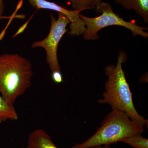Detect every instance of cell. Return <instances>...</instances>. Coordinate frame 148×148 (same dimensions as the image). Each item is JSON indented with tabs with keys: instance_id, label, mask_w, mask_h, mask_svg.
Here are the masks:
<instances>
[{
	"instance_id": "1",
	"label": "cell",
	"mask_w": 148,
	"mask_h": 148,
	"mask_svg": "<svg viewBox=\"0 0 148 148\" xmlns=\"http://www.w3.org/2000/svg\"><path fill=\"white\" fill-rule=\"evenodd\" d=\"M127 55L120 51L116 65H110L105 68V74L108 77L106 83V91L100 104H108L112 109H116L127 114L133 121L145 126L147 120L138 113L136 110L129 85L126 80L122 64L126 62Z\"/></svg>"
},
{
	"instance_id": "2",
	"label": "cell",
	"mask_w": 148,
	"mask_h": 148,
	"mask_svg": "<svg viewBox=\"0 0 148 148\" xmlns=\"http://www.w3.org/2000/svg\"><path fill=\"white\" fill-rule=\"evenodd\" d=\"M32 64L18 54L0 55V94L14 106L17 98L32 85Z\"/></svg>"
},
{
	"instance_id": "3",
	"label": "cell",
	"mask_w": 148,
	"mask_h": 148,
	"mask_svg": "<svg viewBox=\"0 0 148 148\" xmlns=\"http://www.w3.org/2000/svg\"><path fill=\"white\" fill-rule=\"evenodd\" d=\"M144 126L133 121L123 112L116 109L106 116L101 127L90 138L71 148H90L110 145L144 132Z\"/></svg>"
},
{
	"instance_id": "4",
	"label": "cell",
	"mask_w": 148,
	"mask_h": 148,
	"mask_svg": "<svg viewBox=\"0 0 148 148\" xmlns=\"http://www.w3.org/2000/svg\"><path fill=\"white\" fill-rule=\"evenodd\" d=\"M96 11L101 12L100 16L89 17L79 14V16L84 21L86 31L83 35L84 39L93 40L99 38L98 32L105 27L112 26H119L129 29L134 36L140 35L143 38H148V34L145 30L146 27H141L135 21H127L114 12L112 6L108 3H102L96 9Z\"/></svg>"
},
{
	"instance_id": "5",
	"label": "cell",
	"mask_w": 148,
	"mask_h": 148,
	"mask_svg": "<svg viewBox=\"0 0 148 148\" xmlns=\"http://www.w3.org/2000/svg\"><path fill=\"white\" fill-rule=\"evenodd\" d=\"M51 24L49 33L46 38L41 40L35 42L32 44V48L42 47L46 52L47 63L51 72L61 71L58 62L57 50L59 43L62 37L68 32L66 29L70 21L63 14L58 13L56 19L53 14H50Z\"/></svg>"
},
{
	"instance_id": "6",
	"label": "cell",
	"mask_w": 148,
	"mask_h": 148,
	"mask_svg": "<svg viewBox=\"0 0 148 148\" xmlns=\"http://www.w3.org/2000/svg\"><path fill=\"white\" fill-rule=\"evenodd\" d=\"M28 1L31 5L35 8L38 9L50 10L64 14L70 21V31L69 34L71 36H79L83 35L86 31V24L79 16L80 13L81 12L69 10L54 2L46 0H28Z\"/></svg>"
},
{
	"instance_id": "7",
	"label": "cell",
	"mask_w": 148,
	"mask_h": 148,
	"mask_svg": "<svg viewBox=\"0 0 148 148\" xmlns=\"http://www.w3.org/2000/svg\"><path fill=\"white\" fill-rule=\"evenodd\" d=\"M26 148H58L44 130L38 128L29 135Z\"/></svg>"
},
{
	"instance_id": "8",
	"label": "cell",
	"mask_w": 148,
	"mask_h": 148,
	"mask_svg": "<svg viewBox=\"0 0 148 148\" xmlns=\"http://www.w3.org/2000/svg\"><path fill=\"white\" fill-rule=\"evenodd\" d=\"M116 3L125 9L135 11L143 18L145 24L148 23V0H115Z\"/></svg>"
},
{
	"instance_id": "9",
	"label": "cell",
	"mask_w": 148,
	"mask_h": 148,
	"mask_svg": "<svg viewBox=\"0 0 148 148\" xmlns=\"http://www.w3.org/2000/svg\"><path fill=\"white\" fill-rule=\"evenodd\" d=\"M18 115L13 106L9 104L0 94V123L8 120H17Z\"/></svg>"
},
{
	"instance_id": "10",
	"label": "cell",
	"mask_w": 148,
	"mask_h": 148,
	"mask_svg": "<svg viewBox=\"0 0 148 148\" xmlns=\"http://www.w3.org/2000/svg\"><path fill=\"white\" fill-rule=\"evenodd\" d=\"M72 5L73 10L82 12L86 10L96 9L102 3V0H68Z\"/></svg>"
},
{
	"instance_id": "11",
	"label": "cell",
	"mask_w": 148,
	"mask_h": 148,
	"mask_svg": "<svg viewBox=\"0 0 148 148\" xmlns=\"http://www.w3.org/2000/svg\"><path fill=\"white\" fill-rule=\"evenodd\" d=\"M122 142L128 144L134 148H148V140L141 134L133 135L124 139Z\"/></svg>"
},
{
	"instance_id": "12",
	"label": "cell",
	"mask_w": 148,
	"mask_h": 148,
	"mask_svg": "<svg viewBox=\"0 0 148 148\" xmlns=\"http://www.w3.org/2000/svg\"><path fill=\"white\" fill-rule=\"evenodd\" d=\"M51 78L53 82L55 83L60 84L64 82L61 71H55L51 72Z\"/></svg>"
},
{
	"instance_id": "13",
	"label": "cell",
	"mask_w": 148,
	"mask_h": 148,
	"mask_svg": "<svg viewBox=\"0 0 148 148\" xmlns=\"http://www.w3.org/2000/svg\"><path fill=\"white\" fill-rule=\"evenodd\" d=\"M4 8L5 5L4 0H0V16H2Z\"/></svg>"
},
{
	"instance_id": "14",
	"label": "cell",
	"mask_w": 148,
	"mask_h": 148,
	"mask_svg": "<svg viewBox=\"0 0 148 148\" xmlns=\"http://www.w3.org/2000/svg\"><path fill=\"white\" fill-rule=\"evenodd\" d=\"M110 145H105L104 147H101V146H98V147H95V148H110Z\"/></svg>"
},
{
	"instance_id": "15",
	"label": "cell",
	"mask_w": 148,
	"mask_h": 148,
	"mask_svg": "<svg viewBox=\"0 0 148 148\" xmlns=\"http://www.w3.org/2000/svg\"><path fill=\"white\" fill-rule=\"evenodd\" d=\"M10 16H0V19H7V18H10Z\"/></svg>"
}]
</instances>
